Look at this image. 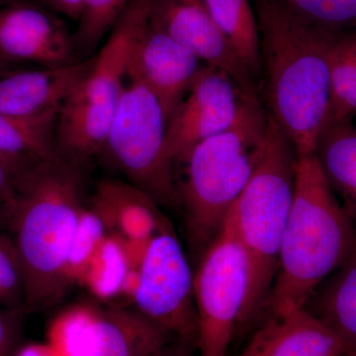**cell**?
<instances>
[{
    "instance_id": "19",
    "label": "cell",
    "mask_w": 356,
    "mask_h": 356,
    "mask_svg": "<svg viewBox=\"0 0 356 356\" xmlns=\"http://www.w3.org/2000/svg\"><path fill=\"white\" fill-rule=\"evenodd\" d=\"M304 308L339 337L350 355L356 353V252L316 288Z\"/></svg>"
},
{
    "instance_id": "10",
    "label": "cell",
    "mask_w": 356,
    "mask_h": 356,
    "mask_svg": "<svg viewBox=\"0 0 356 356\" xmlns=\"http://www.w3.org/2000/svg\"><path fill=\"white\" fill-rule=\"evenodd\" d=\"M147 22L206 65L229 72L248 93L259 96L254 77L218 29L205 0H151Z\"/></svg>"
},
{
    "instance_id": "6",
    "label": "cell",
    "mask_w": 356,
    "mask_h": 356,
    "mask_svg": "<svg viewBox=\"0 0 356 356\" xmlns=\"http://www.w3.org/2000/svg\"><path fill=\"white\" fill-rule=\"evenodd\" d=\"M168 122L153 91L126 79L102 154L159 206L178 207L173 165L165 154Z\"/></svg>"
},
{
    "instance_id": "17",
    "label": "cell",
    "mask_w": 356,
    "mask_h": 356,
    "mask_svg": "<svg viewBox=\"0 0 356 356\" xmlns=\"http://www.w3.org/2000/svg\"><path fill=\"white\" fill-rule=\"evenodd\" d=\"M90 203L102 213L112 232L125 240H152L170 227L158 204L128 181L100 180Z\"/></svg>"
},
{
    "instance_id": "5",
    "label": "cell",
    "mask_w": 356,
    "mask_h": 356,
    "mask_svg": "<svg viewBox=\"0 0 356 356\" xmlns=\"http://www.w3.org/2000/svg\"><path fill=\"white\" fill-rule=\"evenodd\" d=\"M297 161L298 154L291 140L268 114L264 159L228 214L250 267L238 332L245 331L267 308L294 198Z\"/></svg>"
},
{
    "instance_id": "27",
    "label": "cell",
    "mask_w": 356,
    "mask_h": 356,
    "mask_svg": "<svg viewBox=\"0 0 356 356\" xmlns=\"http://www.w3.org/2000/svg\"><path fill=\"white\" fill-rule=\"evenodd\" d=\"M133 0H83V13L74 37L81 53H91L103 37L113 29L117 21Z\"/></svg>"
},
{
    "instance_id": "11",
    "label": "cell",
    "mask_w": 356,
    "mask_h": 356,
    "mask_svg": "<svg viewBox=\"0 0 356 356\" xmlns=\"http://www.w3.org/2000/svg\"><path fill=\"white\" fill-rule=\"evenodd\" d=\"M74 37L46 7L15 0L0 6V60L60 67L76 62Z\"/></svg>"
},
{
    "instance_id": "18",
    "label": "cell",
    "mask_w": 356,
    "mask_h": 356,
    "mask_svg": "<svg viewBox=\"0 0 356 356\" xmlns=\"http://www.w3.org/2000/svg\"><path fill=\"white\" fill-rule=\"evenodd\" d=\"M175 339L133 307H103L90 350L84 356H152Z\"/></svg>"
},
{
    "instance_id": "32",
    "label": "cell",
    "mask_w": 356,
    "mask_h": 356,
    "mask_svg": "<svg viewBox=\"0 0 356 356\" xmlns=\"http://www.w3.org/2000/svg\"><path fill=\"white\" fill-rule=\"evenodd\" d=\"M51 13L62 14L70 19L79 21L83 8V0H41Z\"/></svg>"
},
{
    "instance_id": "35",
    "label": "cell",
    "mask_w": 356,
    "mask_h": 356,
    "mask_svg": "<svg viewBox=\"0 0 356 356\" xmlns=\"http://www.w3.org/2000/svg\"><path fill=\"white\" fill-rule=\"evenodd\" d=\"M356 114V88L351 96L350 102H348V109H346V119L351 121L353 117Z\"/></svg>"
},
{
    "instance_id": "12",
    "label": "cell",
    "mask_w": 356,
    "mask_h": 356,
    "mask_svg": "<svg viewBox=\"0 0 356 356\" xmlns=\"http://www.w3.org/2000/svg\"><path fill=\"white\" fill-rule=\"evenodd\" d=\"M205 65L191 50L147 22L131 51L126 79L151 89L168 121Z\"/></svg>"
},
{
    "instance_id": "7",
    "label": "cell",
    "mask_w": 356,
    "mask_h": 356,
    "mask_svg": "<svg viewBox=\"0 0 356 356\" xmlns=\"http://www.w3.org/2000/svg\"><path fill=\"white\" fill-rule=\"evenodd\" d=\"M248 259L231 218L201 255L194 274L199 356H227L248 287Z\"/></svg>"
},
{
    "instance_id": "33",
    "label": "cell",
    "mask_w": 356,
    "mask_h": 356,
    "mask_svg": "<svg viewBox=\"0 0 356 356\" xmlns=\"http://www.w3.org/2000/svg\"><path fill=\"white\" fill-rule=\"evenodd\" d=\"M13 356H60L53 346L44 343H28L14 350Z\"/></svg>"
},
{
    "instance_id": "16",
    "label": "cell",
    "mask_w": 356,
    "mask_h": 356,
    "mask_svg": "<svg viewBox=\"0 0 356 356\" xmlns=\"http://www.w3.org/2000/svg\"><path fill=\"white\" fill-rule=\"evenodd\" d=\"M119 99L97 102L67 98L56 123L55 147L58 158L83 168L91 159L102 154Z\"/></svg>"
},
{
    "instance_id": "1",
    "label": "cell",
    "mask_w": 356,
    "mask_h": 356,
    "mask_svg": "<svg viewBox=\"0 0 356 356\" xmlns=\"http://www.w3.org/2000/svg\"><path fill=\"white\" fill-rule=\"evenodd\" d=\"M255 13L267 113L298 156L315 154L331 106L330 51L341 31L309 22L281 0H257Z\"/></svg>"
},
{
    "instance_id": "31",
    "label": "cell",
    "mask_w": 356,
    "mask_h": 356,
    "mask_svg": "<svg viewBox=\"0 0 356 356\" xmlns=\"http://www.w3.org/2000/svg\"><path fill=\"white\" fill-rule=\"evenodd\" d=\"M24 309H0V356H13L19 339Z\"/></svg>"
},
{
    "instance_id": "36",
    "label": "cell",
    "mask_w": 356,
    "mask_h": 356,
    "mask_svg": "<svg viewBox=\"0 0 356 356\" xmlns=\"http://www.w3.org/2000/svg\"><path fill=\"white\" fill-rule=\"evenodd\" d=\"M6 227V205L0 203V229Z\"/></svg>"
},
{
    "instance_id": "37",
    "label": "cell",
    "mask_w": 356,
    "mask_h": 356,
    "mask_svg": "<svg viewBox=\"0 0 356 356\" xmlns=\"http://www.w3.org/2000/svg\"><path fill=\"white\" fill-rule=\"evenodd\" d=\"M6 64L4 62H2L1 60H0V74H1L2 72H4V70H6Z\"/></svg>"
},
{
    "instance_id": "20",
    "label": "cell",
    "mask_w": 356,
    "mask_h": 356,
    "mask_svg": "<svg viewBox=\"0 0 356 356\" xmlns=\"http://www.w3.org/2000/svg\"><path fill=\"white\" fill-rule=\"evenodd\" d=\"M330 186L341 205L356 221V128L351 122L330 124L315 152Z\"/></svg>"
},
{
    "instance_id": "13",
    "label": "cell",
    "mask_w": 356,
    "mask_h": 356,
    "mask_svg": "<svg viewBox=\"0 0 356 356\" xmlns=\"http://www.w3.org/2000/svg\"><path fill=\"white\" fill-rule=\"evenodd\" d=\"M93 57L60 67L4 70L0 74V112L34 117L60 109L83 81Z\"/></svg>"
},
{
    "instance_id": "38",
    "label": "cell",
    "mask_w": 356,
    "mask_h": 356,
    "mask_svg": "<svg viewBox=\"0 0 356 356\" xmlns=\"http://www.w3.org/2000/svg\"><path fill=\"white\" fill-rule=\"evenodd\" d=\"M15 1V0H0V6H3V4L9 3V2Z\"/></svg>"
},
{
    "instance_id": "23",
    "label": "cell",
    "mask_w": 356,
    "mask_h": 356,
    "mask_svg": "<svg viewBox=\"0 0 356 356\" xmlns=\"http://www.w3.org/2000/svg\"><path fill=\"white\" fill-rule=\"evenodd\" d=\"M103 306L81 301L58 311L47 327L46 341L60 356H84L90 350Z\"/></svg>"
},
{
    "instance_id": "24",
    "label": "cell",
    "mask_w": 356,
    "mask_h": 356,
    "mask_svg": "<svg viewBox=\"0 0 356 356\" xmlns=\"http://www.w3.org/2000/svg\"><path fill=\"white\" fill-rule=\"evenodd\" d=\"M130 268L124 238L117 233L109 234L89 264L79 286L95 301L111 305L119 299Z\"/></svg>"
},
{
    "instance_id": "26",
    "label": "cell",
    "mask_w": 356,
    "mask_h": 356,
    "mask_svg": "<svg viewBox=\"0 0 356 356\" xmlns=\"http://www.w3.org/2000/svg\"><path fill=\"white\" fill-rule=\"evenodd\" d=\"M111 233V227L102 213L93 204H84L65 264V280L69 291L70 288L81 285L89 264Z\"/></svg>"
},
{
    "instance_id": "14",
    "label": "cell",
    "mask_w": 356,
    "mask_h": 356,
    "mask_svg": "<svg viewBox=\"0 0 356 356\" xmlns=\"http://www.w3.org/2000/svg\"><path fill=\"white\" fill-rule=\"evenodd\" d=\"M151 0H133L111 30L88 74L70 97L89 102H108L120 97L126 83L131 51L147 24Z\"/></svg>"
},
{
    "instance_id": "22",
    "label": "cell",
    "mask_w": 356,
    "mask_h": 356,
    "mask_svg": "<svg viewBox=\"0 0 356 356\" xmlns=\"http://www.w3.org/2000/svg\"><path fill=\"white\" fill-rule=\"evenodd\" d=\"M218 29L243 67L261 77V39L257 13L250 0H205Z\"/></svg>"
},
{
    "instance_id": "8",
    "label": "cell",
    "mask_w": 356,
    "mask_h": 356,
    "mask_svg": "<svg viewBox=\"0 0 356 356\" xmlns=\"http://www.w3.org/2000/svg\"><path fill=\"white\" fill-rule=\"evenodd\" d=\"M133 308L175 339L196 344L194 274L172 227L152 238L140 268Z\"/></svg>"
},
{
    "instance_id": "39",
    "label": "cell",
    "mask_w": 356,
    "mask_h": 356,
    "mask_svg": "<svg viewBox=\"0 0 356 356\" xmlns=\"http://www.w3.org/2000/svg\"><path fill=\"white\" fill-rule=\"evenodd\" d=\"M346 356H356V353H351V355H348Z\"/></svg>"
},
{
    "instance_id": "4",
    "label": "cell",
    "mask_w": 356,
    "mask_h": 356,
    "mask_svg": "<svg viewBox=\"0 0 356 356\" xmlns=\"http://www.w3.org/2000/svg\"><path fill=\"white\" fill-rule=\"evenodd\" d=\"M268 113L259 98L245 103L227 130L192 147L173 165L178 207L194 254L201 257L264 159Z\"/></svg>"
},
{
    "instance_id": "3",
    "label": "cell",
    "mask_w": 356,
    "mask_h": 356,
    "mask_svg": "<svg viewBox=\"0 0 356 356\" xmlns=\"http://www.w3.org/2000/svg\"><path fill=\"white\" fill-rule=\"evenodd\" d=\"M356 252V227L334 193L316 154L298 156L294 198L281 242L268 315L287 316Z\"/></svg>"
},
{
    "instance_id": "34",
    "label": "cell",
    "mask_w": 356,
    "mask_h": 356,
    "mask_svg": "<svg viewBox=\"0 0 356 356\" xmlns=\"http://www.w3.org/2000/svg\"><path fill=\"white\" fill-rule=\"evenodd\" d=\"M193 348H196L193 343L173 339L152 356H192Z\"/></svg>"
},
{
    "instance_id": "29",
    "label": "cell",
    "mask_w": 356,
    "mask_h": 356,
    "mask_svg": "<svg viewBox=\"0 0 356 356\" xmlns=\"http://www.w3.org/2000/svg\"><path fill=\"white\" fill-rule=\"evenodd\" d=\"M25 277L17 248L11 236L0 231V305L24 309Z\"/></svg>"
},
{
    "instance_id": "9",
    "label": "cell",
    "mask_w": 356,
    "mask_h": 356,
    "mask_svg": "<svg viewBox=\"0 0 356 356\" xmlns=\"http://www.w3.org/2000/svg\"><path fill=\"white\" fill-rule=\"evenodd\" d=\"M248 93L229 72L205 65L175 109L166 127L165 154L175 165L203 140L235 123Z\"/></svg>"
},
{
    "instance_id": "28",
    "label": "cell",
    "mask_w": 356,
    "mask_h": 356,
    "mask_svg": "<svg viewBox=\"0 0 356 356\" xmlns=\"http://www.w3.org/2000/svg\"><path fill=\"white\" fill-rule=\"evenodd\" d=\"M313 24L346 31L356 28V0H281Z\"/></svg>"
},
{
    "instance_id": "30",
    "label": "cell",
    "mask_w": 356,
    "mask_h": 356,
    "mask_svg": "<svg viewBox=\"0 0 356 356\" xmlns=\"http://www.w3.org/2000/svg\"><path fill=\"white\" fill-rule=\"evenodd\" d=\"M36 163L0 154V203L7 205L10 202L21 178Z\"/></svg>"
},
{
    "instance_id": "2",
    "label": "cell",
    "mask_w": 356,
    "mask_h": 356,
    "mask_svg": "<svg viewBox=\"0 0 356 356\" xmlns=\"http://www.w3.org/2000/svg\"><path fill=\"white\" fill-rule=\"evenodd\" d=\"M83 168L60 158L31 166L6 205V228L25 277V311L57 305L69 292L65 268L83 209Z\"/></svg>"
},
{
    "instance_id": "21",
    "label": "cell",
    "mask_w": 356,
    "mask_h": 356,
    "mask_svg": "<svg viewBox=\"0 0 356 356\" xmlns=\"http://www.w3.org/2000/svg\"><path fill=\"white\" fill-rule=\"evenodd\" d=\"M60 109L34 117L0 112V154L31 163L58 159L55 130Z\"/></svg>"
},
{
    "instance_id": "25",
    "label": "cell",
    "mask_w": 356,
    "mask_h": 356,
    "mask_svg": "<svg viewBox=\"0 0 356 356\" xmlns=\"http://www.w3.org/2000/svg\"><path fill=\"white\" fill-rule=\"evenodd\" d=\"M329 65L331 106L327 125L351 122L346 119V109L356 88V32L337 33Z\"/></svg>"
},
{
    "instance_id": "15",
    "label": "cell",
    "mask_w": 356,
    "mask_h": 356,
    "mask_svg": "<svg viewBox=\"0 0 356 356\" xmlns=\"http://www.w3.org/2000/svg\"><path fill=\"white\" fill-rule=\"evenodd\" d=\"M337 334L305 308L287 316L268 315L238 356H346Z\"/></svg>"
}]
</instances>
